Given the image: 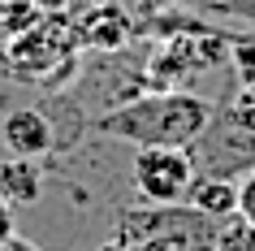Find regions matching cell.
<instances>
[{
  "label": "cell",
  "mask_w": 255,
  "mask_h": 251,
  "mask_svg": "<svg viewBox=\"0 0 255 251\" xmlns=\"http://www.w3.org/2000/svg\"><path fill=\"white\" fill-rule=\"evenodd\" d=\"M208 126H212V104L182 87L130 95L95 121L100 134L126 139L134 147H190L208 134Z\"/></svg>",
  "instance_id": "1"
},
{
  "label": "cell",
  "mask_w": 255,
  "mask_h": 251,
  "mask_svg": "<svg viewBox=\"0 0 255 251\" xmlns=\"http://www.w3.org/2000/svg\"><path fill=\"white\" fill-rule=\"evenodd\" d=\"M216 221L186 204H138L117 217V238L126 251H212Z\"/></svg>",
  "instance_id": "2"
},
{
  "label": "cell",
  "mask_w": 255,
  "mask_h": 251,
  "mask_svg": "<svg viewBox=\"0 0 255 251\" xmlns=\"http://www.w3.org/2000/svg\"><path fill=\"white\" fill-rule=\"evenodd\" d=\"M74 22L65 17H39L30 30L9 39V74L22 82H61L74 74Z\"/></svg>",
  "instance_id": "3"
},
{
  "label": "cell",
  "mask_w": 255,
  "mask_h": 251,
  "mask_svg": "<svg viewBox=\"0 0 255 251\" xmlns=\"http://www.w3.org/2000/svg\"><path fill=\"white\" fill-rule=\"evenodd\" d=\"M195 182L190 147H138L134 156V191L143 204H182Z\"/></svg>",
  "instance_id": "4"
},
{
  "label": "cell",
  "mask_w": 255,
  "mask_h": 251,
  "mask_svg": "<svg viewBox=\"0 0 255 251\" xmlns=\"http://www.w3.org/2000/svg\"><path fill=\"white\" fill-rule=\"evenodd\" d=\"M0 139L9 147V156H22V160H39L52 152L56 134H52V121L43 117L39 108H13L9 117L0 121Z\"/></svg>",
  "instance_id": "5"
},
{
  "label": "cell",
  "mask_w": 255,
  "mask_h": 251,
  "mask_svg": "<svg viewBox=\"0 0 255 251\" xmlns=\"http://www.w3.org/2000/svg\"><path fill=\"white\" fill-rule=\"evenodd\" d=\"M182 204H186V208H195L199 217H208V221L221 225V221H229V217H238V182H234V178H225V173L195 178Z\"/></svg>",
  "instance_id": "6"
},
{
  "label": "cell",
  "mask_w": 255,
  "mask_h": 251,
  "mask_svg": "<svg viewBox=\"0 0 255 251\" xmlns=\"http://www.w3.org/2000/svg\"><path fill=\"white\" fill-rule=\"evenodd\" d=\"M74 35H78L82 43H91V48H121V43L130 39V17L121 13L117 4H95V9H87V13L74 22Z\"/></svg>",
  "instance_id": "7"
},
{
  "label": "cell",
  "mask_w": 255,
  "mask_h": 251,
  "mask_svg": "<svg viewBox=\"0 0 255 251\" xmlns=\"http://www.w3.org/2000/svg\"><path fill=\"white\" fill-rule=\"evenodd\" d=\"M43 191V178H39V165L35 160H22V156H4L0 160V199L9 208H22V204H35Z\"/></svg>",
  "instance_id": "8"
},
{
  "label": "cell",
  "mask_w": 255,
  "mask_h": 251,
  "mask_svg": "<svg viewBox=\"0 0 255 251\" xmlns=\"http://www.w3.org/2000/svg\"><path fill=\"white\" fill-rule=\"evenodd\" d=\"M43 17L39 0H0V43L17 39L22 30H30Z\"/></svg>",
  "instance_id": "9"
},
{
  "label": "cell",
  "mask_w": 255,
  "mask_h": 251,
  "mask_svg": "<svg viewBox=\"0 0 255 251\" xmlns=\"http://www.w3.org/2000/svg\"><path fill=\"white\" fill-rule=\"evenodd\" d=\"M212 251H255V225L242 221V217H229V221L216 225Z\"/></svg>",
  "instance_id": "10"
},
{
  "label": "cell",
  "mask_w": 255,
  "mask_h": 251,
  "mask_svg": "<svg viewBox=\"0 0 255 251\" xmlns=\"http://www.w3.org/2000/svg\"><path fill=\"white\" fill-rule=\"evenodd\" d=\"M229 113H234V126H238L242 134H255V82H242L238 87Z\"/></svg>",
  "instance_id": "11"
},
{
  "label": "cell",
  "mask_w": 255,
  "mask_h": 251,
  "mask_svg": "<svg viewBox=\"0 0 255 251\" xmlns=\"http://www.w3.org/2000/svg\"><path fill=\"white\" fill-rule=\"evenodd\" d=\"M238 217L255 225V169H247L238 178Z\"/></svg>",
  "instance_id": "12"
},
{
  "label": "cell",
  "mask_w": 255,
  "mask_h": 251,
  "mask_svg": "<svg viewBox=\"0 0 255 251\" xmlns=\"http://www.w3.org/2000/svg\"><path fill=\"white\" fill-rule=\"evenodd\" d=\"M234 65H238L242 82H255V43H238L234 48Z\"/></svg>",
  "instance_id": "13"
},
{
  "label": "cell",
  "mask_w": 255,
  "mask_h": 251,
  "mask_svg": "<svg viewBox=\"0 0 255 251\" xmlns=\"http://www.w3.org/2000/svg\"><path fill=\"white\" fill-rule=\"evenodd\" d=\"M17 234V221H13V208H9V204H4V199H0V247H4V243H9V238Z\"/></svg>",
  "instance_id": "14"
},
{
  "label": "cell",
  "mask_w": 255,
  "mask_h": 251,
  "mask_svg": "<svg viewBox=\"0 0 255 251\" xmlns=\"http://www.w3.org/2000/svg\"><path fill=\"white\" fill-rule=\"evenodd\" d=\"M4 251H35V247H30V243H22V238L13 234V238H9V243H4Z\"/></svg>",
  "instance_id": "15"
},
{
  "label": "cell",
  "mask_w": 255,
  "mask_h": 251,
  "mask_svg": "<svg viewBox=\"0 0 255 251\" xmlns=\"http://www.w3.org/2000/svg\"><path fill=\"white\" fill-rule=\"evenodd\" d=\"M100 251H126V247H121V243H104Z\"/></svg>",
  "instance_id": "16"
},
{
  "label": "cell",
  "mask_w": 255,
  "mask_h": 251,
  "mask_svg": "<svg viewBox=\"0 0 255 251\" xmlns=\"http://www.w3.org/2000/svg\"><path fill=\"white\" fill-rule=\"evenodd\" d=\"M0 251H4V247H0Z\"/></svg>",
  "instance_id": "17"
}]
</instances>
